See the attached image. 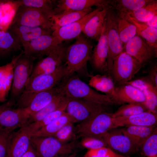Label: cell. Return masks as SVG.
<instances>
[{"instance_id":"obj_1","label":"cell","mask_w":157,"mask_h":157,"mask_svg":"<svg viewBox=\"0 0 157 157\" xmlns=\"http://www.w3.org/2000/svg\"><path fill=\"white\" fill-rule=\"evenodd\" d=\"M75 39L74 43L66 49L65 52V64L68 76L76 72L90 78L92 75L88 72L87 63L92 51L93 44L82 33Z\"/></svg>"},{"instance_id":"obj_2","label":"cell","mask_w":157,"mask_h":157,"mask_svg":"<svg viewBox=\"0 0 157 157\" xmlns=\"http://www.w3.org/2000/svg\"><path fill=\"white\" fill-rule=\"evenodd\" d=\"M72 75L67 77V78L59 86L66 97L82 99L106 106L115 104L108 96L98 92L78 76Z\"/></svg>"},{"instance_id":"obj_3","label":"cell","mask_w":157,"mask_h":157,"mask_svg":"<svg viewBox=\"0 0 157 157\" xmlns=\"http://www.w3.org/2000/svg\"><path fill=\"white\" fill-rule=\"evenodd\" d=\"M36 59L23 53L14 64L9 100L15 103L25 90Z\"/></svg>"},{"instance_id":"obj_4","label":"cell","mask_w":157,"mask_h":157,"mask_svg":"<svg viewBox=\"0 0 157 157\" xmlns=\"http://www.w3.org/2000/svg\"><path fill=\"white\" fill-rule=\"evenodd\" d=\"M143 67L136 59L122 51L115 58L108 74L115 84L119 86L131 80Z\"/></svg>"},{"instance_id":"obj_5","label":"cell","mask_w":157,"mask_h":157,"mask_svg":"<svg viewBox=\"0 0 157 157\" xmlns=\"http://www.w3.org/2000/svg\"><path fill=\"white\" fill-rule=\"evenodd\" d=\"M31 142L38 157H56L72 154L76 146L75 141L63 143L53 136L32 137Z\"/></svg>"},{"instance_id":"obj_6","label":"cell","mask_w":157,"mask_h":157,"mask_svg":"<svg viewBox=\"0 0 157 157\" xmlns=\"http://www.w3.org/2000/svg\"><path fill=\"white\" fill-rule=\"evenodd\" d=\"M112 113L102 112L75 127V133L80 137L92 136L100 138L104 134L115 128Z\"/></svg>"},{"instance_id":"obj_7","label":"cell","mask_w":157,"mask_h":157,"mask_svg":"<svg viewBox=\"0 0 157 157\" xmlns=\"http://www.w3.org/2000/svg\"><path fill=\"white\" fill-rule=\"evenodd\" d=\"M60 92L59 86L36 92L24 91L14 106L27 109L31 116L48 104Z\"/></svg>"},{"instance_id":"obj_8","label":"cell","mask_w":157,"mask_h":157,"mask_svg":"<svg viewBox=\"0 0 157 157\" xmlns=\"http://www.w3.org/2000/svg\"><path fill=\"white\" fill-rule=\"evenodd\" d=\"M53 17L42 10L19 5L10 24L40 27L51 30V18Z\"/></svg>"},{"instance_id":"obj_9","label":"cell","mask_w":157,"mask_h":157,"mask_svg":"<svg viewBox=\"0 0 157 157\" xmlns=\"http://www.w3.org/2000/svg\"><path fill=\"white\" fill-rule=\"evenodd\" d=\"M68 98L65 112L72 118L74 123L84 121L101 112L111 113L109 110L110 106L98 104L82 99Z\"/></svg>"},{"instance_id":"obj_10","label":"cell","mask_w":157,"mask_h":157,"mask_svg":"<svg viewBox=\"0 0 157 157\" xmlns=\"http://www.w3.org/2000/svg\"><path fill=\"white\" fill-rule=\"evenodd\" d=\"M24 54L37 59L57 52L63 46L52 35L40 36L23 45Z\"/></svg>"},{"instance_id":"obj_11","label":"cell","mask_w":157,"mask_h":157,"mask_svg":"<svg viewBox=\"0 0 157 157\" xmlns=\"http://www.w3.org/2000/svg\"><path fill=\"white\" fill-rule=\"evenodd\" d=\"M68 76L66 66L62 64L52 72L29 78L24 91L36 92L51 89L64 78Z\"/></svg>"},{"instance_id":"obj_12","label":"cell","mask_w":157,"mask_h":157,"mask_svg":"<svg viewBox=\"0 0 157 157\" xmlns=\"http://www.w3.org/2000/svg\"><path fill=\"white\" fill-rule=\"evenodd\" d=\"M106 22L108 47L107 59L108 74L115 58L122 51L124 46L117 30L115 15L110 6L106 15Z\"/></svg>"},{"instance_id":"obj_13","label":"cell","mask_w":157,"mask_h":157,"mask_svg":"<svg viewBox=\"0 0 157 157\" xmlns=\"http://www.w3.org/2000/svg\"><path fill=\"white\" fill-rule=\"evenodd\" d=\"M122 51L144 66L157 56V48L148 43L138 34L124 45Z\"/></svg>"},{"instance_id":"obj_14","label":"cell","mask_w":157,"mask_h":157,"mask_svg":"<svg viewBox=\"0 0 157 157\" xmlns=\"http://www.w3.org/2000/svg\"><path fill=\"white\" fill-rule=\"evenodd\" d=\"M100 138L104 141L108 147L118 154L125 156L138 151L129 138L121 130H110L104 134Z\"/></svg>"},{"instance_id":"obj_15","label":"cell","mask_w":157,"mask_h":157,"mask_svg":"<svg viewBox=\"0 0 157 157\" xmlns=\"http://www.w3.org/2000/svg\"><path fill=\"white\" fill-rule=\"evenodd\" d=\"M108 44L106 18L101 35L97 45L92 51L89 60L93 67L100 72L108 74L107 59Z\"/></svg>"},{"instance_id":"obj_16","label":"cell","mask_w":157,"mask_h":157,"mask_svg":"<svg viewBox=\"0 0 157 157\" xmlns=\"http://www.w3.org/2000/svg\"><path fill=\"white\" fill-rule=\"evenodd\" d=\"M104 7L97 8L80 19L54 31L52 32V35L61 44L63 41L76 38L82 33L89 20Z\"/></svg>"},{"instance_id":"obj_17","label":"cell","mask_w":157,"mask_h":157,"mask_svg":"<svg viewBox=\"0 0 157 157\" xmlns=\"http://www.w3.org/2000/svg\"><path fill=\"white\" fill-rule=\"evenodd\" d=\"M6 31L22 46L32 40L43 35H51V29L40 27H33L10 24Z\"/></svg>"},{"instance_id":"obj_18","label":"cell","mask_w":157,"mask_h":157,"mask_svg":"<svg viewBox=\"0 0 157 157\" xmlns=\"http://www.w3.org/2000/svg\"><path fill=\"white\" fill-rule=\"evenodd\" d=\"M31 115L25 108H7L0 114V129L17 128L29 123Z\"/></svg>"},{"instance_id":"obj_19","label":"cell","mask_w":157,"mask_h":157,"mask_svg":"<svg viewBox=\"0 0 157 157\" xmlns=\"http://www.w3.org/2000/svg\"><path fill=\"white\" fill-rule=\"evenodd\" d=\"M31 137L25 125L14 132L6 157H22L29 147Z\"/></svg>"},{"instance_id":"obj_20","label":"cell","mask_w":157,"mask_h":157,"mask_svg":"<svg viewBox=\"0 0 157 157\" xmlns=\"http://www.w3.org/2000/svg\"><path fill=\"white\" fill-rule=\"evenodd\" d=\"M125 84L133 86L142 91L145 97L144 105L149 111L157 113V88L147 76L131 80Z\"/></svg>"},{"instance_id":"obj_21","label":"cell","mask_w":157,"mask_h":157,"mask_svg":"<svg viewBox=\"0 0 157 157\" xmlns=\"http://www.w3.org/2000/svg\"><path fill=\"white\" fill-rule=\"evenodd\" d=\"M66 49L63 47L59 50L41 58L34 66L29 78L37 76L51 73L65 60Z\"/></svg>"},{"instance_id":"obj_22","label":"cell","mask_w":157,"mask_h":157,"mask_svg":"<svg viewBox=\"0 0 157 157\" xmlns=\"http://www.w3.org/2000/svg\"><path fill=\"white\" fill-rule=\"evenodd\" d=\"M110 0H58L55 1L53 9L54 15L67 11H81L92 8L104 7L109 4Z\"/></svg>"},{"instance_id":"obj_23","label":"cell","mask_w":157,"mask_h":157,"mask_svg":"<svg viewBox=\"0 0 157 157\" xmlns=\"http://www.w3.org/2000/svg\"><path fill=\"white\" fill-rule=\"evenodd\" d=\"M113 121L115 128L130 126H152L157 124V114L148 111L135 115L113 118Z\"/></svg>"},{"instance_id":"obj_24","label":"cell","mask_w":157,"mask_h":157,"mask_svg":"<svg viewBox=\"0 0 157 157\" xmlns=\"http://www.w3.org/2000/svg\"><path fill=\"white\" fill-rule=\"evenodd\" d=\"M110 5L107 4L87 22L82 33L90 39L97 41L102 32L106 15Z\"/></svg>"},{"instance_id":"obj_25","label":"cell","mask_w":157,"mask_h":157,"mask_svg":"<svg viewBox=\"0 0 157 157\" xmlns=\"http://www.w3.org/2000/svg\"><path fill=\"white\" fill-rule=\"evenodd\" d=\"M115 104L119 105L131 103H143L145 100L143 93L131 85L125 84L116 87Z\"/></svg>"},{"instance_id":"obj_26","label":"cell","mask_w":157,"mask_h":157,"mask_svg":"<svg viewBox=\"0 0 157 157\" xmlns=\"http://www.w3.org/2000/svg\"><path fill=\"white\" fill-rule=\"evenodd\" d=\"M23 52L22 50L19 55L13 57L10 62L0 66V102L6 100L12 84L14 64Z\"/></svg>"},{"instance_id":"obj_27","label":"cell","mask_w":157,"mask_h":157,"mask_svg":"<svg viewBox=\"0 0 157 157\" xmlns=\"http://www.w3.org/2000/svg\"><path fill=\"white\" fill-rule=\"evenodd\" d=\"M156 129V125L150 126H125L121 131L129 138L138 151L144 140Z\"/></svg>"},{"instance_id":"obj_28","label":"cell","mask_w":157,"mask_h":157,"mask_svg":"<svg viewBox=\"0 0 157 157\" xmlns=\"http://www.w3.org/2000/svg\"><path fill=\"white\" fill-rule=\"evenodd\" d=\"M89 81V85L97 90L108 96L115 104L116 94L115 83L111 77L106 74L92 75Z\"/></svg>"},{"instance_id":"obj_29","label":"cell","mask_w":157,"mask_h":157,"mask_svg":"<svg viewBox=\"0 0 157 157\" xmlns=\"http://www.w3.org/2000/svg\"><path fill=\"white\" fill-rule=\"evenodd\" d=\"M92 8L81 11H64L54 15L51 18L52 32L82 18L92 12Z\"/></svg>"},{"instance_id":"obj_30","label":"cell","mask_w":157,"mask_h":157,"mask_svg":"<svg viewBox=\"0 0 157 157\" xmlns=\"http://www.w3.org/2000/svg\"><path fill=\"white\" fill-rule=\"evenodd\" d=\"M118 15L134 24L137 28V34L148 43L157 48V29L137 21L127 13L119 14Z\"/></svg>"},{"instance_id":"obj_31","label":"cell","mask_w":157,"mask_h":157,"mask_svg":"<svg viewBox=\"0 0 157 157\" xmlns=\"http://www.w3.org/2000/svg\"><path fill=\"white\" fill-rule=\"evenodd\" d=\"M71 122L74 123L72 118L65 111L57 119L33 133L31 136H53L63 126Z\"/></svg>"},{"instance_id":"obj_32","label":"cell","mask_w":157,"mask_h":157,"mask_svg":"<svg viewBox=\"0 0 157 157\" xmlns=\"http://www.w3.org/2000/svg\"><path fill=\"white\" fill-rule=\"evenodd\" d=\"M67 100L68 98L65 96L61 90L60 93L50 102L38 111L31 116L29 123L41 120L49 114L58 108Z\"/></svg>"},{"instance_id":"obj_33","label":"cell","mask_w":157,"mask_h":157,"mask_svg":"<svg viewBox=\"0 0 157 157\" xmlns=\"http://www.w3.org/2000/svg\"><path fill=\"white\" fill-rule=\"evenodd\" d=\"M21 46L8 31H0V58L21 50Z\"/></svg>"},{"instance_id":"obj_34","label":"cell","mask_w":157,"mask_h":157,"mask_svg":"<svg viewBox=\"0 0 157 157\" xmlns=\"http://www.w3.org/2000/svg\"><path fill=\"white\" fill-rule=\"evenodd\" d=\"M115 20L118 33L124 46L137 34L135 26L129 21L115 15Z\"/></svg>"},{"instance_id":"obj_35","label":"cell","mask_w":157,"mask_h":157,"mask_svg":"<svg viewBox=\"0 0 157 157\" xmlns=\"http://www.w3.org/2000/svg\"><path fill=\"white\" fill-rule=\"evenodd\" d=\"M151 0H110L109 5L117 10L119 14L127 13L145 6Z\"/></svg>"},{"instance_id":"obj_36","label":"cell","mask_w":157,"mask_h":157,"mask_svg":"<svg viewBox=\"0 0 157 157\" xmlns=\"http://www.w3.org/2000/svg\"><path fill=\"white\" fill-rule=\"evenodd\" d=\"M68 98V97H67ZM67 100L57 109L46 116L41 120L25 124L28 131L31 134L48 125L61 116L65 111Z\"/></svg>"},{"instance_id":"obj_37","label":"cell","mask_w":157,"mask_h":157,"mask_svg":"<svg viewBox=\"0 0 157 157\" xmlns=\"http://www.w3.org/2000/svg\"><path fill=\"white\" fill-rule=\"evenodd\" d=\"M126 13L128 14L139 22L145 23L157 15V1L151 0L142 7L133 11Z\"/></svg>"},{"instance_id":"obj_38","label":"cell","mask_w":157,"mask_h":157,"mask_svg":"<svg viewBox=\"0 0 157 157\" xmlns=\"http://www.w3.org/2000/svg\"><path fill=\"white\" fill-rule=\"evenodd\" d=\"M148 110L143 103H131L122 104L111 116L113 118L131 116Z\"/></svg>"},{"instance_id":"obj_39","label":"cell","mask_w":157,"mask_h":157,"mask_svg":"<svg viewBox=\"0 0 157 157\" xmlns=\"http://www.w3.org/2000/svg\"><path fill=\"white\" fill-rule=\"evenodd\" d=\"M56 0H18L14 2L18 6L23 5L28 7L39 9L44 11L52 16L54 15L53 9Z\"/></svg>"},{"instance_id":"obj_40","label":"cell","mask_w":157,"mask_h":157,"mask_svg":"<svg viewBox=\"0 0 157 157\" xmlns=\"http://www.w3.org/2000/svg\"><path fill=\"white\" fill-rule=\"evenodd\" d=\"M140 148L141 154L144 157L157 155V129L144 140Z\"/></svg>"},{"instance_id":"obj_41","label":"cell","mask_w":157,"mask_h":157,"mask_svg":"<svg viewBox=\"0 0 157 157\" xmlns=\"http://www.w3.org/2000/svg\"><path fill=\"white\" fill-rule=\"evenodd\" d=\"M16 129H0V157H6L11 139Z\"/></svg>"},{"instance_id":"obj_42","label":"cell","mask_w":157,"mask_h":157,"mask_svg":"<svg viewBox=\"0 0 157 157\" xmlns=\"http://www.w3.org/2000/svg\"><path fill=\"white\" fill-rule=\"evenodd\" d=\"M74 123H68L61 128L53 136L59 141L63 143L69 142L75 135Z\"/></svg>"},{"instance_id":"obj_43","label":"cell","mask_w":157,"mask_h":157,"mask_svg":"<svg viewBox=\"0 0 157 157\" xmlns=\"http://www.w3.org/2000/svg\"><path fill=\"white\" fill-rule=\"evenodd\" d=\"M83 157H126L118 154L107 147L88 150Z\"/></svg>"},{"instance_id":"obj_44","label":"cell","mask_w":157,"mask_h":157,"mask_svg":"<svg viewBox=\"0 0 157 157\" xmlns=\"http://www.w3.org/2000/svg\"><path fill=\"white\" fill-rule=\"evenodd\" d=\"M80 144L88 150L107 147L105 142L101 138L89 136L82 137Z\"/></svg>"},{"instance_id":"obj_45","label":"cell","mask_w":157,"mask_h":157,"mask_svg":"<svg viewBox=\"0 0 157 157\" xmlns=\"http://www.w3.org/2000/svg\"><path fill=\"white\" fill-rule=\"evenodd\" d=\"M153 83L157 88V65L155 63L149 68L147 76Z\"/></svg>"},{"instance_id":"obj_46","label":"cell","mask_w":157,"mask_h":157,"mask_svg":"<svg viewBox=\"0 0 157 157\" xmlns=\"http://www.w3.org/2000/svg\"><path fill=\"white\" fill-rule=\"evenodd\" d=\"M15 102L13 101L9 100L8 101L0 105V114L5 110L9 108H12L14 106Z\"/></svg>"},{"instance_id":"obj_47","label":"cell","mask_w":157,"mask_h":157,"mask_svg":"<svg viewBox=\"0 0 157 157\" xmlns=\"http://www.w3.org/2000/svg\"><path fill=\"white\" fill-rule=\"evenodd\" d=\"M22 157H38L35 149L31 143L27 151Z\"/></svg>"},{"instance_id":"obj_48","label":"cell","mask_w":157,"mask_h":157,"mask_svg":"<svg viewBox=\"0 0 157 157\" xmlns=\"http://www.w3.org/2000/svg\"><path fill=\"white\" fill-rule=\"evenodd\" d=\"M144 23L149 26L157 29V15H155L151 19Z\"/></svg>"},{"instance_id":"obj_49","label":"cell","mask_w":157,"mask_h":157,"mask_svg":"<svg viewBox=\"0 0 157 157\" xmlns=\"http://www.w3.org/2000/svg\"><path fill=\"white\" fill-rule=\"evenodd\" d=\"M10 0H0V4L2 3H5L9 2Z\"/></svg>"},{"instance_id":"obj_50","label":"cell","mask_w":157,"mask_h":157,"mask_svg":"<svg viewBox=\"0 0 157 157\" xmlns=\"http://www.w3.org/2000/svg\"><path fill=\"white\" fill-rule=\"evenodd\" d=\"M76 154L75 152H74L68 157H76Z\"/></svg>"},{"instance_id":"obj_51","label":"cell","mask_w":157,"mask_h":157,"mask_svg":"<svg viewBox=\"0 0 157 157\" xmlns=\"http://www.w3.org/2000/svg\"><path fill=\"white\" fill-rule=\"evenodd\" d=\"M2 27L0 24V31H2Z\"/></svg>"},{"instance_id":"obj_52","label":"cell","mask_w":157,"mask_h":157,"mask_svg":"<svg viewBox=\"0 0 157 157\" xmlns=\"http://www.w3.org/2000/svg\"><path fill=\"white\" fill-rule=\"evenodd\" d=\"M157 157V155L154 156H150V157Z\"/></svg>"}]
</instances>
